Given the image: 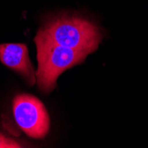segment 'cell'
I'll return each instance as SVG.
<instances>
[{
  "label": "cell",
  "instance_id": "1",
  "mask_svg": "<svg viewBox=\"0 0 148 148\" xmlns=\"http://www.w3.org/2000/svg\"><path fill=\"white\" fill-rule=\"evenodd\" d=\"M51 41L63 47L90 54L102 41L103 35L92 21L75 16L61 15L47 21L38 30Z\"/></svg>",
  "mask_w": 148,
  "mask_h": 148
},
{
  "label": "cell",
  "instance_id": "2",
  "mask_svg": "<svg viewBox=\"0 0 148 148\" xmlns=\"http://www.w3.org/2000/svg\"><path fill=\"white\" fill-rule=\"evenodd\" d=\"M38 69L36 84L43 92L49 93L56 87L58 77L66 69L81 64L88 56L82 51L63 47L51 41L40 32L35 37Z\"/></svg>",
  "mask_w": 148,
  "mask_h": 148
},
{
  "label": "cell",
  "instance_id": "3",
  "mask_svg": "<svg viewBox=\"0 0 148 148\" xmlns=\"http://www.w3.org/2000/svg\"><path fill=\"white\" fill-rule=\"evenodd\" d=\"M12 111L17 124L28 136L44 138L50 130V117L44 104L29 94L14 98Z\"/></svg>",
  "mask_w": 148,
  "mask_h": 148
},
{
  "label": "cell",
  "instance_id": "4",
  "mask_svg": "<svg viewBox=\"0 0 148 148\" xmlns=\"http://www.w3.org/2000/svg\"><path fill=\"white\" fill-rule=\"evenodd\" d=\"M0 60L11 69L21 75L30 86L35 84L36 74L29 57L28 48L25 45H0Z\"/></svg>",
  "mask_w": 148,
  "mask_h": 148
},
{
  "label": "cell",
  "instance_id": "5",
  "mask_svg": "<svg viewBox=\"0 0 148 148\" xmlns=\"http://www.w3.org/2000/svg\"><path fill=\"white\" fill-rule=\"evenodd\" d=\"M4 147L16 148V147H21V145L17 143L15 140H12V138H9L0 133V148H4Z\"/></svg>",
  "mask_w": 148,
  "mask_h": 148
}]
</instances>
